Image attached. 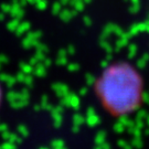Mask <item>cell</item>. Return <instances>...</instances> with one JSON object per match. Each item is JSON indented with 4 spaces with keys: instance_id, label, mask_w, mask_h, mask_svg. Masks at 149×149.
<instances>
[{
    "instance_id": "1",
    "label": "cell",
    "mask_w": 149,
    "mask_h": 149,
    "mask_svg": "<svg viewBox=\"0 0 149 149\" xmlns=\"http://www.w3.org/2000/svg\"><path fill=\"white\" fill-rule=\"evenodd\" d=\"M144 80L135 66L118 62L107 66L96 82L101 105L113 116L136 112L144 101Z\"/></svg>"
},
{
    "instance_id": "2",
    "label": "cell",
    "mask_w": 149,
    "mask_h": 149,
    "mask_svg": "<svg viewBox=\"0 0 149 149\" xmlns=\"http://www.w3.org/2000/svg\"><path fill=\"white\" fill-rule=\"evenodd\" d=\"M1 102H2V88L0 85V105H1Z\"/></svg>"
}]
</instances>
